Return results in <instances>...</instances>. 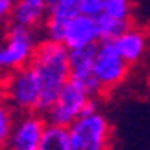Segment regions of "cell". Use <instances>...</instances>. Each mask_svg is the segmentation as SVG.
Returning a JSON list of instances; mask_svg holds the SVG:
<instances>
[{
	"mask_svg": "<svg viewBox=\"0 0 150 150\" xmlns=\"http://www.w3.org/2000/svg\"><path fill=\"white\" fill-rule=\"evenodd\" d=\"M29 68L40 86V112L45 115L63 88L70 82L68 48L61 43L41 40Z\"/></svg>",
	"mask_w": 150,
	"mask_h": 150,
	"instance_id": "cell-1",
	"label": "cell"
},
{
	"mask_svg": "<svg viewBox=\"0 0 150 150\" xmlns=\"http://www.w3.org/2000/svg\"><path fill=\"white\" fill-rule=\"evenodd\" d=\"M97 109H98L97 98L84 86L70 81L57 95L55 102L50 105V109L45 112V118H47L48 125L68 129L81 116L88 115V112H93Z\"/></svg>",
	"mask_w": 150,
	"mask_h": 150,
	"instance_id": "cell-2",
	"label": "cell"
},
{
	"mask_svg": "<svg viewBox=\"0 0 150 150\" xmlns=\"http://www.w3.org/2000/svg\"><path fill=\"white\" fill-rule=\"evenodd\" d=\"M40 41L36 30L9 25L0 36V75L27 68Z\"/></svg>",
	"mask_w": 150,
	"mask_h": 150,
	"instance_id": "cell-3",
	"label": "cell"
},
{
	"mask_svg": "<svg viewBox=\"0 0 150 150\" xmlns=\"http://www.w3.org/2000/svg\"><path fill=\"white\" fill-rule=\"evenodd\" d=\"M70 150H109L111 123L100 109L81 116L68 129Z\"/></svg>",
	"mask_w": 150,
	"mask_h": 150,
	"instance_id": "cell-4",
	"label": "cell"
},
{
	"mask_svg": "<svg viewBox=\"0 0 150 150\" xmlns=\"http://www.w3.org/2000/svg\"><path fill=\"white\" fill-rule=\"evenodd\" d=\"M0 93L18 115L40 112V86L29 66L0 75Z\"/></svg>",
	"mask_w": 150,
	"mask_h": 150,
	"instance_id": "cell-5",
	"label": "cell"
},
{
	"mask_svg": "<svg viewBox=\"0 0 150 150\" xmlns=\"http://www.w3.org/2000/svg\"><path fill=\"white\" fill-rule=\"evenodd\" d=\"M129 73V64L118 54L112 41H100L97 45L95 64H93V77H95L102 93H109L118 88Z\"/></svg>",
	"mask_w": 150,
	"mask_h": 150,
	"instance_id": "cell-6",
	"label": "cell"
},
{
	"mask_svg": "<svg viewBox=\"0 0 150 150\" xmlns=\"http://www.w3.org/2000/svg\"><path fill=\"white\" fill-rule=\"evenodd\" d=\"M47 129L48 122L41 112L18 115L6 150H40Z\"/></svg>",
	"mask_w": 150,
	"mask_h": 150,
	"instance_id": "cell-7",
	"label": "cell"
},
{
	"mask_svg": "<svg viewBox=\"0 0 150 150\" xmlns=\"http://www.w3.org/2000/svg\"><path fill=\"white\" fill-rule=\"evenodd\" d=\"M77 14H81L79 0H50L48 2V14L43 25L45 40L55 41L63 45V36L68 23Z\"/></svg>",
	"mask_w": 150,
	"mask_h": 150,
	"instance_id": "cell-8",
	"label": "cell"
},
{
	"mask_svg": "<svg viewBox=\"0 0 150 150\" xmlns=\"http://www.w3.org/2000/svg\"><path fill=\"white\" fill-rule=\"evenodd\" d=\"M97 45L68 50V63H70V81L84 86L93 97L102 95V91L93 77V64H95Z\"/></svg>",
	"mask_w": 150,
	"mask_h": 150,
	"instance_id": "cell-9",
	"label": "cell"
},
{
	"mask_svg": "<svg viewBox=\"0 0 150 150\" xmlns=\"http://www.w3.org/2000/svg\"><path fill=\"white\" fill-rule=\"evenodd\" d=\"M47 14L48 2L45 0H16L11 14V25L38 32L45 25Z\"/></svg>",
	"mask_w": 150,
	"mask_h": 150,
	"instance_id": "cell-10",
	"label": "cell"
},
{
	"mask_svg": "<svg viewBox=\"0 0 150 150\" xmlns=\"http://www.w3.org/2000/svg\"><path fill=\"white\" fill-rule=\"evenodd\" d=\"M63 45L68 50L98 45V32H97L95 20H91L84 14H77L64 30Z\"/></svg>",
	"mask_w": 150,
	"mask_h": 150,
	"instance_id": "cell-11",
	"label": "cell"
},
{
	"mask_svg": "<svg viewBox=\"0 0 150 150\" xmlns=\"http://www.w3.org/2000/svg\"><path fill=\"white\" fill-rule=\"evenodd\" d=\"M112 43H115L118 54L123 57V61L127 64H132V63H138L145 55V52L148 48V34L139 27L130 25V29H127Z\"/></svg>",
	"mask_w": 150,
	"mask_h": 150,
	"instance_id": "cell-12",
	"label": "cell"
},
{
	"mask_svg": "<svg viewBox=\"0 0 150 150\" xmlns=\"http://www.w3.org/2000/svg\"><path fill=\"white\" fill-rule=\"evenodd\" d=\"M95 25H97V32H98V43H100V41H116L127 29H130L132 23L115 20V18L102 13L95 20Z\"/></svg>",
	"mask_w": 150,
	"mask_h": 150,
	"instance_id": "cell-13",
	"label": "cell"
},
{
	"mask_svg": "<svg viewBox=\"0 0 150 150\" xmlns=\"http://www.w3.org/2000/svg\"><path fill=\"white\" fill-rule=\"evenodd\" d=\"M16 118H18V112L4 98L2 93H0V150H6L7 148V143L11 139Z\"/></svg>",
	"mask_w": 150,
	"mask_h": 150,
	"instance_id": "cell-14",
	"label": "cell"
},
{
	"mask_svg": "<svg viewBox=\"0 0 150 150\" xmlns=\"http://www.w3.org/2000/svg\"><path fill=\"white\" fill-rule=\"evenodd\" d=\"M40 150H70V141H68V130L63 127L48 125L45 138L41 141Z\"/></svg>",
	"mask_w": 150,
	"mask_h": 150,
	"instance_id": "cell-15",
	"label": "cell"
},
{
	"mask_svg": "<svg viewBox=\"0 0 150 150\" xmlns=\"http://www.w3.org/2000/svg\"><path fill=\"white\" fill-rule=\"evenodd\" d=\"M134 6L127 0H104V14L122 22H130Z\"/></svg>",
	"mask_w": 150,
	"mask_h": 150,
	"instance_id": "cell-16",
	"label": "cell"
},
{
	"mask_svg": "<svg viewBox=\"0 0 150 150\" xmlns=\"http://www.w3.org/2000/svg\"><path fill=\"white\" fill-rule=\"evenodd\" d=\"M79 9L81 14L97 20V18L104 13V0H79Z\"/></svg>",
	"mask_w": 150,
	"mask_h": 150,
	"instance_id": "cell-17",
	"label": "cell"
},
{
	"mask_svg": "<svg viewBox=\"0 0 150 150\" xmlns=\"http://www.w3.org/2000/svg\"><path fill=\"white\" fill-rule=\"evenodd\" d=\"M13 7H14L13 0H0V30H2V32L11 25Z\"/></svg>",
	"mask_w": 150,
	"mask_h": 150,
	"instance_id": "cell-18",
	"label": "cell"
}]
</instances>
